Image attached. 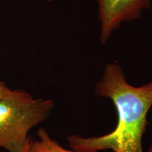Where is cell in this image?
<instances>
[{
  "label": "cell",
  "instance_id": "1",
  "mask_svg": "<svg viewBox=\"0 0 152 152\" xmlns=\"http://www.w3.org/2000/svg\"><path fill=\"white\" fill-rule=\"evenodd\" d=\"M95 94L111 99L118 113V123L111 132L85 138L77 134L67 137L69 147L77 152L111 149L113 152H144L142 137L148 125L147 115L152 106V80L140 87L127 82L121 66L109 63Z\"/></svg>",
  "mask_w": 152,
  "mask_h": 152
},
{
  "label": "cell",
  "instance_id": "2",
  "mask_svg": "<svg viewBox=\"0 0 152 152\" xmlns=\"http://www.w3.org/2000/svg\"><path fill=\"white\" fill-rule=\"evenodd\" d=\"M54 101L34 99L23 90H11L0 99V148L21 152L30 138L28 132L50 116Z\"/></svg>",
  "mask_w": 152,
  "mask_h": 152
},
{
  "label": "cell",
  "instance_id": "3",
  "mask_svg": "<svg viewBox=\"0 0 152 152\" xmlns=\"http://www.w3.org/2000/svg\"><path fill=\"white\" fill-rule=\"evenodd\" d=\"M100 23L99 40L102 45L123 23L137 20L148 9L152 0H96Z\"/></svg>",
  "mask_w": 152,
  "mask_h": 152
},
{
  "label": "cell",
  "instance_id": "4",
  "mask_svg": "<svg viewBox=\"0 0 152 152\" xmlns=\"http://www.w3.org/2000/svg\"><path fill=\"white\" fill-rule=\"evenodd\" d=\"M37 136L38 140L30 142L29 152H77L63 148L56 140H52L47 130L42 128L38 130Z\"/></svg>",
  "mask_w": 152,
  "mask_h": 152
},
{
  "label": "cell",
  "instance_id": "5",
  "mask_svg": "<svg viewBox=\"0 0 152 152\" xmlns=\"http://www.w3.org/2000/svg\"><path fill=\"white\" fill-rule=\"evenodd\" d=\"M10 90L11 89H9V87L6 85L5 83L0 80V99L5 96L6 95L10 92Z\"/></svg>",
  "mask_w": 152,
  "mask_h": 152
},
{
  "label": "cell",
  "instance_id": "6",
  "mask_svg": "<svg viewBox=\"0 0 152 152\" xmlns=\"http://www.w3.org/2000/svg\"><path fill=\"white\" fill-rule=\"evenodd\" d=\"M30 142H31V140H30V142L27 144V145L25 147V148L23 149V151L21 152H29V148H30Z\"/></svg>",
  "mask_w": 152,
  "mask_h": 152
},
{
  "label": "cell",
  "instance_id": "7",
  "mask_svg": "<svg viewBox=\"0 0 152 152\" xmlns=\"http://www.w3.org/2000/svg\"><path fill=\"white\" fill-rule=\"evenodd\" d=\"M148 151H149V152H152V144H151V146H150V147H149V150H148Z\"/></svg>",
  "mask_w": 152,
  "mask_h": 152
},
{
  "label": "cell",
  "instance_id": "8",
  "mask_svg": "<svg viewBox=\"0 0 152 152\" xmlns=\"http://www.w3.org/2000/svg\"><path fill=\"white\" fill-rule=\"evenodd\" d=\"M45 1H49V2H52V1H54V0H45Z\"/></svg>",
  "mask_w": 152,
  "mask_h": 152
}]
</instances>
